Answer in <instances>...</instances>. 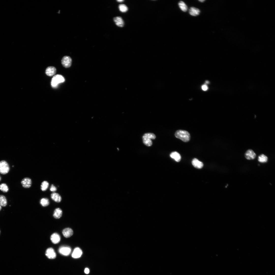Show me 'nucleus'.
I'll return each instance as SVG.
<instances>
[{
	"label": "nucleus",
	"instance_id": "nucleus-1",
	"mask_svg": "<svg viewBox=\"0 0 275 275\" xmlns=\"http://www.w3.org/2000/svg\"><path fill=\"white\" fill-rule=\"evenodd\" d=\"M175 135L177 138L185 142H188L190 139V135L189 133L185 130H178L176 132Z\"/></svg>",
	"mask_w": 275,
	"mask_h": 275
},
{
	"label": "nucleus",
	"instance_id": "nucleus-2",
	"mask_svg": "<svg viewBox=\"0 0 275 275\" xmlns=\"http://www.w3.org/2000/svg\"><path fill=\"white\" fill-rule=\"evenodd\" d=\"M156 138L155 135L153 133H148L145 134L142 137L143 143L148 147L151 146L153 144L151 140L155 139Z\"/></svg>",
	"mask_w": 275,
	"mask_h": 275
},
{
	"label": "nucleus",
	"instance_id": "nucleus-3",
	"mask_svg": "<svg viewBox=\"0 0 275 275\" xmlns=\"http://www.w3.org/2000/svg\"><path fill=\"white\" fill-rule=\"evenodd\" d=\"M65 79L61 75H57L54 76L52 79L51 84L53 88H56L59 83H63Z\"/></svg>",
	"mask_w": 275,
	"mask_h": 275
},
{
	"label": "nucleus",
	"instance_id": "nucleus-4",
	"mask_svg": "<svg viewBox=\"0 0 275 275\" xmlns=\"http://www.w3.org/2000/svg\"><path fill=\"white\" fill-rule=\"evenodd\" d=\"M10 170L9 164L6 161H2L0 162V173L5 175L8 173Z\"/></svg>",
	"mask_w": 275,
	"mask_h": 275
},
{
	"label": "nucleus",
	"instance_id": "nucleus-5",
	"mask_svg": "<svg viewBox=\"0 0 275 275\" xmlns=\"http://www.w3.org/2000/svg\"><path fill=\"white\" fill-rule=\"evenodd\" d=\"M72 59L71 58L67 56L63 57L61 61L63 66L65 68H69L71 67L72 64Z\"/></svg>",
	"mask_w": 275,
	"mask_h": 275
},
{
	"label": "nucleus",
	"instance_id": "nucleus-6",
	"mask_svg": "<svg viewBox=\"0 0 275 275\" xmlns=\"http://www.w3.org/2000/svg\"><path fill=\"white\" fill-rule=\"evenodd\" d=\"M59 251L61 254L64 256H67L70 254L71 249L70 247L63 246L60 248Z\"/></svg>",
	"mask_w": 275,
	"mask_h": 275
},
{
	"label": "nucleus",
	"instance_id": "nucleus-7",
	"mask_svg": "<svg viewBox=\"0 0 275 275\" xmlns=\"http://www.w3.org/2000/svg\"><path fill=\"white\" fill-rule=\"evenodd\" d=\"M46 255L49 259H54L56 258V255L54 249L52 248H48L46 252Z\"/></svg>",
	"mask_w": 275,
	"mask_h": 275
},
{
	"label": "nucleus",
	"instance_id": "nucleus-8",
	"mask_svg": "<svg viewBox=\"0 0 275 275\" xmlns=\"http://www.w3.org/2000/svg\"><path fill=\"white\" fill-rule=\"evenodd\" d=\"M256 156V154L254 151L251 149L248 150L245 154V158L247 160H254Z\"/></svg>",
	"mask_w": 275,
	"mask_h": 275
},
{
	"label": "nucleus",
	"instance_id": "nucleus-9",
	"mask_svg": "<svg viewBox=\"0 0 275 275\" xmlns=\"http://www.w3.org/2000/svg\"><path fill=\"white\" fill-rule=\"evenodd\" d=\"M21 183L23 187L28 188L31 186L32 182L31 179L29 178H25L22 180Z\"/></svg>",
	"mask_w": 275,
	"mask_h": 275
},
{
	"label": "nucleus",
	"instance_id": "nucleus-10",
	"mask_svg": "<svg viewBox=\"0 0 275 275\" xmlns=\"http://www.w3.org/2000/svg\"><path fill=\"white\" fill-rule=\"evenodd\" d=\"M113 20L118 26L122 27L124 25V22L122 18L120 16H117L113 18Z\"/></svg>",
	"mask_w": 275,
	"mask_h": 275
},
{
	"label": "nucleus",
	"instance_id": "nucleus-11",
	"mask_svg": "<svg viewBox=\"0 0 275 275\" xmlns=\"http://www.w3.org/2000/svg\"><path fill=\"white\" fill-rule=\"evenodd\" d=\"M82 252L81 250L79 248H76L74 250L72 255V256L74 258L77 259L80 258L82 256Z\"/></svg>",
	"mask_w": 275,
	"mask_h": 275
},
{
	"label": "nucleus",
	"instance_id": "nucleus-12",
	"mask_svg": "<svg viewBox=\"0 0 275 275\" xmlns=\"http://www.w3.org/2000/svg\"><path fill=\"white\" fill-rule=\"evenodd\" d=\"M50 240L54 244H56L59 243L61 241V237L60 235L56 233L52 234L50 237Z\"/></svg>",
	"mask_w": 275,
	"mask_h": 275
},
{
	"label": "nucleus",
	"instance_id": "nucleus-13",
	"mask_svg": "<svg viewBox=\"0 0 275 275\" xmlns=\"http://www.w3.org/2000/svg\"><path fill=\"white\" fill-rule=\"evenodd\" d=\"M56 69L55 67L52 66L49 67L46 69V73L47 76H51L55 75L56 73Z\"/></svg>",
	"mask_w": 275,
	"mask_h": 275
},
{
	"label": "nucleus",
	"instance_id": "nucleus-14",
	"mask_svg": "<svg viewBox=\"0 0 275 275\" xmlns=\"http://www.w3.org/2000/svg\"><path fill=\"white\" fill-rule=\"evenodd\" d=\"M192 163L194 167L198 169H201L203 167V164L197 158H194L192 162Z\"/></svg>",
	"mask_w": 275,
	"mask_h": 275
},
{
	"label": "nucleus",
	"instance_id": "nucleus-15",
	"mask_svg": "<svg viewBox=\"0 0 275 275\" xmlns=\"http://www.w3.org/2000/svg\"><path fill=\"white\" fill-rule=\"evenodd\" d=\"M62 234L65 237L68 238L71 237L73 235V231L70 228H66L63 230Z\"/></svg>",
	"mask_w": 275,
	"mask_h": 275
},
{
	"label": "nucleus",
	"instance_id": "nucleus-16",
	"mask_svg": "<svg viewBox=\"0 0 275 275\" xmlns=\"http://www.w3.org/2000/svg\"><path fill=\"white\" fill-rule=\"evenodd\" d=\"M52 199L57 202H60L62 200V198L61 195L59 194L56 193H53L51 195Z\"/></svg>",
	"mask_w": 275,
	"mask_h": 275
},
{
	"label": "nucleus",
	"instance_id": "nucleus-17",
	"mask_svg": "<svg viewBox=\"0 0 275 275\" xmlns=\"http://www.w3.org/2000/svg\"><path fill=\"white\" fill-rule=\"evenodd\" d=\"M200 13V10L194 7H192L189 11V13L190 15L193 16H197L199 15Z\"/></svg>",
	"mask_w": 275,
	"mask_h": 275
},
{
	"label": "nucleus",
	"instance_id": "nucleus-18",
	"mask_svg": "<svg viewBox=\"0 0 275 275\" xmlns=\"http://www.w3.org/2000/svg\"><path fill=\"white\" fill-rule=\"evenodd\" d=\"M170 157L177 162H180L181 159V157L180 154L177 152H174L170 155Z\"/></svg>",
	"mask_w": 275,
	"mask_h": 275
},
{
	"label": "nucleus",
	"instance_id": "nucleus-19",
	"mask_svg": "<svg viewBox=\"0 0 275 275\" xmlns=\"http://www.w3.org/2000/svg\"><path fill=\"white\" fill-rule=\"evenodd\" d=\"M62 214V212L61 209L59 208H56L54 211L53 216L56 219L60 218L61 217Z\"/></svg>",
	"mask_w": 275,
	"mask_h": 275
},
{
	"label": "nucleus",
	"instance_id": "nucleus-20",
	"mask_svg": "<svg viewBox=\"0 0 275 275\" xmlns=\"http://www.w3.org/2000/svg\"><path fill=\"white\" fill-rule=\"evenodd\" d=\"M7 204V201L6 197L3 195H0V205L5 207Z\"/></svg>",
	"mask_w": 275,
	"mask_h": 275
},
{
	"label": "nucleus",
	"instance_id": "nucleus-21",
	"mask_svg": "<svg viewBox=\"0 0 275 275\" xmlns=\"http://www.w3.org/2000/svg\"><path fill=\"white\" fill-rule=\"evenodd\" d=\"M178 5L180 9L183 11L185 12L187 11V7L184 2L180 1Z\"/></svg>",
	"mask_w": 275,
	"mask_h": 275
},
{
	"label": "nucleus",
	"instance_id": "nucleus-22",
	"mask_svg": "<svg viewBox=\"0 0 275 275\" xmlns=\"http://www.w3.org/2000/svg\"><path fill=\"white\" fill-rule=\"evenodd\" d=\"M268 160V158L265 155L262 154L260 155L258 157V161L261 163H264L267 162Z\"/></svg>",
	"mask_w": 275,
	"mask_h": 275
},
{
	"label": "nucleus",
	"instance_id": "nucleus-23",
	"mask_svg": "<svg viewBox=\"0 0 275 275\" xmlns=\"http://www.w3.org/2000/svg\"><path fill=\"white\" fill-rule=\"evenodd\" d=\"M49 185L48 182L46 181H44L42 183L41 185V189L43 191H46L48 189Z\"/></svg>",
	"mask_w": 275,
	"mask_h": 275
},
{
	"label": "nucleus",
	"instance_id": "nucleus-24",
	"mask_svg": "<svg viewBox=\"0 0 275 275\" xmlns=\"http://www.w3.org/2000/svg\"><path fill=\"white\" fill-rule=\"evenodd\" d=\"M0 190L4 193H6L9 191V188L6 184L2 183L0 184Z\"/></svg>",
	"mask_w": 275,
	"mask_h": 275
},
{
	"label": "nucleus",
	"instance_id": "nucleus-25",
	"mask_svg": "<svg viewBox=\"0 0 275 275\" xmlns=\"http://www.w3.org/2000/svg\"><path fill=\"white\" fill-rule=\"evenodd\" d=\"M119 8L120 11L123 13L126 12L128 10V8L127 6L123 4L119 5Z\"/></svg>",
	"mask_w": 275,
	"mask_h": 275
},
{
	"label": "nucleus",
	"instance_id": "nucleus-26",
	"mask_svg": "<svg viewBox=\"0 0 275 275\" xmlns=\"http://www.w3.org/2000/svg\"><path fill=\"white\" fill-rule=\"evenodd\" d=\"M40 203L42 206L46 207L49 204V201L47 198H43L40 200Z\"/></svg>",
	"mask_w": 275,
	"mask_h": 275
},
{
	"label": "nucleus",
	"instance_id": "nucleus-27",
	"mask_svg": "<svg viewBox=\"0 0 275 275\" xmlns=\"http://www.w3.org/2000/svg\"><path fill=\"white\" fill-rule=\"evenodd\" d=\"M50 190L52 192H55L57 191V188L54 186L53 184H52L51 187H50Z\"/></svg>",
	"mask_w": 275,
	"mask_h": 275
},
{
	"label": "nucleus",
	"instance_id": "nucleus-28",
	"mask_svg": "<svg viewBox=\"0 0 275 275\" xmlns=\"http://www.w3.org/2000/svg\"><path fill=\"white\" fill-rule=\"evenodd\" d=\"M202 89L204 91H206L208 89V87L206 85H204L202 86Z\"/></svg>",
	"mask_w": 275,
	"mask_h": 275
},
{
	"label": "nucleus",
	"instance_id": "nucleus-29",
	"mask_svg": "<svg viewBox=\"0 0 275 275\" xmlns=\"http://www.w3.org/2000/svg\"><path fill=\"white\" fill-rule=\"evenodd\" d=\"M84 272L85 274H89L90 272V270L88 268H86L85 269Z\"/></svg>",
	"mask_w": 275,
	"mask_h": 275
},
{
	"label": "nucleus",
	"instance_id": "nucleus-30",
	"mask_svg": "<svg viewBox=\"0 0 275 275\" xmlns=\"http://www.w3.org/2000/svg\"><path fill=\"white\" fill-rule=\"evenodd\" d=\"M124 1L123 0H117V1L119 2H122Z\"/></svg>",
	"mask_w": 275,
	"mask_h": 275
},
{
	"label": "nucleus",
	"instance_id": "nucleus-31",
	"mask_svg": "<svg viewBox=\"0 0 275 275\" xmlns=\"http://www.w3.org/2000/svg\"><path fill=\"white\" fill-rule=\"evenodd\" d=\"M205 1V0H199V1L201 2H203Z\"/></svg>",
	"mask_w": 275,
	"mask_h": 275
},
{
	"label": "nucleus",
	"instance_id": "nucleus-32",
	"mask_svg": "<svg viewBox=\"0 0 275 275\" xmlns=\"http://www.w3.org/2000/svg\"><path fill=\"white\" fill-rule=\"evenodd\" d=\"M2 209V207L1 205H0V211H1Z\"/></svg>",
	"mask_w": 275,
	"mask_h": 275
},
{
	"label": "nucleus",
	"instance_id": "nucleus-33",
	"mask_svg": "<svg viewBox=\"0 0 275 275\" xmlns=\"http://www.w3.org/2000/svg\"><path fill=\"white\" fill-rule=\"evenodd\" d=\"M1 177L0 176V181H1Z\"/></svg>",
	"mask_w": 275,
	"mask_h": 275
},
{
	"label": "nucleus",
	"instance_id": "nucleus-34",
	"mask_svg": "<svg viewBox=\"0 0 275 275\" xmlns=\"http://www.w3.org/2000/svg\"><path fill=\"white\" fill-rule=\"evenodd\" d=\"M0 233H1V231H0Z\"/></svg>",
	"mask_w": 275,
	"mask_h": 275
}]
</instances>
